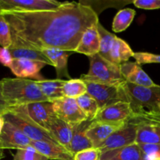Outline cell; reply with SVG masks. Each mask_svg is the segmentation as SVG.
<instances>
[{
  "label": "cell",
  "instance_id": "f546056e",
  "mask_svg": "<svg viewBox=\"0 0 160 160\" xmlns=\"http://www.w3.org/2000/svg\"><path fill=\"white\" fill-rule=\"evenodd\" d=\"M0 45L6 48H9L12 45L10 27L2 13H0Z\"/></svg>",
  "mask_w": 160,
  "mask_h": 160
},
{
  "label": "cell",
  "instance_id": "6da1fadb",
  "mask_svg": "<svg viewBox=\"0 0 160 160\" xmlns=\"http://www.w3.org/2000/svg\"><path fill=\"white\" fill-rule=\"evenodd\" d=\"M2 14L11 29L9 48L38 51L59 48L75 52L84 31L99 21L92 6L83 2H64L56 10Z\"/></svg>",
  "mask_w": 160,
  "mask_h": 160
},
{
  "label": "cell",
  "instance_id": "8992f818",
  "mask_svg": "<svg viewBox=\"0 0 160 160\" xmlns=\"http://www.w3.org/2000/svg\"><path fill=\"white\" fill-rule=\"evenodd\" d=\"M62 3L55 0H0V13L56 10Z\"/></svg>",
  "mask_w": 160,
  "mask_h": 160
},
{
  "label": "cell",
  "instance_id": "7a4b0ae2",
  "mask_svg": "<svg viewBox=\"0 0 160 160\" xmlns=\"http://www.w3.org/2000/svg\"><path fill=\"white\" fill-rule=\"evenodd\" d=\"M120 87L123 101L129 103L133 112L130 121L138 123L160 120L159 85L147 88L124 81Z\"/></svg>",
  "mask_w": 160,
  "mask_h": 160
},
{
  "label": "cell",
  "instance_id": "f35d334b",
  "mask_svg": "<svg viewBox=\"0 0 160 160\" xmlns=\"http://www.w3.org/2000/svg\"><path fill=\"white\" fill-rule=\"evenodd\" d=\"M2 158H4V152H3V149L0 148V159H2Z\"/></svg>",
  "mask_w": 160,
  "mask_h": 160
},
{
  "label": "cell",
  "instance_id": "8fae6325",
  "mask_svg": "<svg viewBox=\"0 0 160 160\" xmlns=\"http://www.w3.org/2000/svg\"><path fill=\"white\" fill-rule=\"evenodd\" d=\"M31 140L20 130L11 123L5 121L2 131L0 134L1 149H24L31 147Z\"/></svg>",
  "mask_w": 160,
  "mask_h": 160
},
{
  "label": "cell",
  "instance_id": "cb8c5ba5",
  "mask_svg": "<svg viewBox=\"0 0 160 160\" xmlns=\"http://www.w3.org/2000/svg\"><path fill=\"white\" fill-rule=\"evenodd\" d=\"M134 54V52L131 49V46L125 41L116 37L109 54V62L120 66L123 62H128L130 58L133 57Z\"/></svg>",
  "mask_w": 160,
  "mask_h": 160
},
{
  "label": "cell",
  "instance_id": "d6986e66",
  "mask_svg": "<svg viewBox=\"0 0 160 160\" xmlns=\"http://www.w3.org/2000/svg\"><path fill=\"white\" fill-rule=\"evenodd\" d=\"M138 128L136 144L160 145V120L136 123Z\"/></svg>",
  "mask_w": 160,
  "mask_h": 160
},
{
  "label": "cell",
  "instance_id": "836d02e7",
  "mask_svg": "<svg viewBox=\"0 0 160 160\" xmlns=\"http://www.w3.org/2000/svg\"><path fill=\"white\" fill-rule=\"evenodd\" d=\"M101 152L98 148H88L76 153L73 156L74 160H100Z\"/></svg>",
  "mask_w": 160,
  "mask_h": 160
},
{
  "label": "cell",
  "instance_id": "8d00e7d4",
  "mask_svg": "<svg viewBox=\"0 0 160 160\" xmlns=\"http://www.w3.org/2000/svg\"><path fill=\"white\" fill-rule=\"evenodd\" d=\"M9 108H10L9 104L3 98L1 90V85H0V116H2L5 112H7Z\"/></svg>",
  "mask_w": 160,
  "mask_h": 160
},
{
  "label": "cell",
  "instance_id": "4316f807",
  "mask_svg": "<svg viewBox=\"0 0 160 160\" xmlns=\"http://www.w3.org/2000/svg\"><path fill=\"white\" fill-rule=\"evenodd\" d=\"M135 14V10L131 8H127L119 11L112 21V31L116 33H120L128 29L132 23Z\"/></svg>",
  "mask_w": 160,
  "mask_h": 160
},
{
  "label": "cell",
  "instance_id": "52a82bcc",
  "mask_svg": "<svg viewBox=\"0 0 160 160\" xmlns=\"http://www.w3.org/2000/svg\"><path fill=\"white\" fill-rule=\"evenodd\" d=\"M84 82L87 85L88 94L95 98L100 109L118 102H123L120 85H108L88 81Z\"/></svg>",
  "mask_w": 160,
  "mask_h": 160
},
{
  "label": "cell",
  "instance_id": "7402d4cb",
  "mask_svg": "<svg viewBox=\"0 0 160 160\" xmlns=\"http://www.w3.org/2000/svg\"><path fill=\"white\" fill-rule=\"evenodd\" d=\"M100 160H144L139 145L134 143L117 149L105 152Z\"/></svg>",
  "mask_w": 160,
  "mask_h": 160
},
{
  "label": "cell",
  "instance_id": "9c48e42d",
  "mask_svg": "<svg viewBox=\"0 0 160 160\" xmlns=\"http://www.w3.org/2000/svg\"><path fill=\"white\" fill-rule=\"evenodd\" d=\"M52 103L56 117L67 123L77 124L88 120L78 106L76 98L63 97Z\"/></svg>",
  "mask_w": 160,
  "mask_h": 160
},
{
  "label": "cell",
  "instance_id": "3957f363",
  "mask_svg": "<svg viewBox=\"0 0 160 160\" xmlns=\"http://www.w3.org/2000/svg\"><path fill=\"white\" fill-rule=\"evenodd\" d=\"M3 98L11 106L38 102H49L42 93L36 81L23 78H3L0 81Z\"/></svg>",
  "mask_w": 160,
  "mask_h": 160
},
{
  "label": "cell",
  "instance_id": "d4e9b609",
  "mask_svg": "<svg viewBox=\"0 0 160 160\" xmlns=\"http://www.w3.org/2000/svg\"><path fill=\"white\" fill-rule=\"evenodd\" d=\"M97 28L100 36V48L98 54L109 61V54L117 36L105 29L100 22L97 23Z\"/></svg>",
  "mask_w": 160,
  "mask_h": 160
},
{
  "label": "cell",
  "instance_id": "9a60e30c",
  "mask_svg": "<svg viewBox=\"0 0 160 160\" xmlns=\"http://www.w3.org/2000/svg\"><path fill=\"white\" fill-rule=\"evenodd\" d=\"M46 64L42 62L28 60L24 59H13L9 69L17 78H34L37 81H42L43 77L40 71Z\"/></svg>",
  "mask_w": 160,
  "mask_h": 160
},
{
  "label": "cell",
  "instance_id": "277c9868",
  "mask_svg": "<svg viewBox=\"0 0 160 160\" xmlns=\"http://www.w3.org/2000/svg\"><path fill=\"white\" fill-rule=\"evenodd\" d=\"M2 117L5 121L20 130L31 141L50 142L58 144L48 131L41 128L30 117L24 105L11 106L7 112L3 114Z\"/></svg>",
  "mask_w": 160,
  "mask_h": 160
},
{
  "label": "cell",
  "instance_id": "5b68a950",
  "mask_svg": "<svg viewBox=\"0 0 160 160\" xmlns=\"http://www.w3.org/2000/svg\"><path fill=\"white\" fill-rule=\"evenodd\" d=\"M90 68L86 74L82 75L81 79L84 81L120 86L125 81L120 72V66L116 65L99 54L89 56Z\"/></svg>",
  "mask_w": 160,
  "mask_h": 160
},
{
  "label": "cell",
  "instance_id": "30bf717a",
  "mask_svg": "<svg viewBox=\"0 0 160 160\" xmlns=\"http://www.w3.org/2000/svg\"><path fill=\"white\" fill-rule=\"evenodd\" d=\"M133 117V112L129 103L118 102L100 109L94 120L113 123H126Z\"/></svg>",
  "mask_w": 160,
  "mask_h": 160
},
{
  "label": "cell",
  "instance_id": "603a6c76",
  "mask_svg": "<svg viewBox=\"0 0 160 160\" xmlns=\"http://www.w3.org/2000/svg\"><path fill=\"white\" fill-rule=\"evenodd\" d=\"M64 80H42L36 81L42 93L48 98L50 102H53L56 100L63 98L62 88L65 84Z\"/></svg>",
  "mask_w": 160,
  "mask_h": 160
},
{
  "label": "cell",
  "instance_id": "7c38bea8",
  "mask_svg": "<svg viewBox=\"0 0 160 160\" xmlns=\"http://www.w3.org/2000/svg\"><path fill=\"white\" fill-rule=\"evenodd\" d=\"M126 123H113L93 120L88 128L87 136L93 148H98L111 134L120 129Z\"/></svg>",
  "mask_w": 160,
  "mask_h": 160
},
{
  "label": "cell",
  "instance_id": "74e56055",
  "mask_svg": "<svg viewBox=\"0 0 160 160\" xmlns=\"http://www.w3.org/2000/svg\"><path fill=\"white\" fill-rule=\"evenodd\" d=\"M5 125V120L3 118L2 116H0V134H1L2 131L3 127Z\"/></svg>",
  "mask_w": 160,
  "mask_h": 160
},
{
  "label": "cell",
  "instance_id": "ba28073f",
  "mask_svg": "<svg viewBox=\"0 0 160 160\" xmlns=\"http://www.w3.org/2000/svg\"><path fill=\"white\" fill-rule=\"evenodd\" d=\"M138 128V124L131 121L128 122L120 129L111 134L98 149L102 153L136 143Z\"/></svg>",
  "mask_w": 160,
  "mask_h": 160
},
{
  "label": "cell",
  "instance_id": "ac0fdd59",
  "mask_svg": "<svg viewBox=\"0 0 160 160\" xmlns=\"http://www.w3.org/2000/svg\"><path fill=\"white\" fill-rule=\"evenodd\" d=\"M99 48L100 36L97 28V24H95L84 31L75 52L84 54L89 57L98 54Z\"/></svg>",
  "mask_w": 160,
  "mask_h": 160
},
{
  "label": "cell",
  "instance_id": "e575fe53",
  "mask_svg": "<svg viewBox=\"0 0 160 160\" xmlns=\"http://www.w3.org/2000/svg\"><path fill=\"white\" fill-rule=\"evenodd\" d=\"M134 6L139 9H160V0H135Z\"/></svg>",
  "mask_w": 160,
  "mask_h": 160
},
{
  "label": "cell",
  "instance_id": "4dcf8cb0",
  "mask_svg": "<svg viewBox=\"0 0 160 160\" xmlns=\"http://www.w3.org/2000/svg\"><path fill=\"white\" fill-rule=\"evenodd\" d=\"M13 160H49L45 156L34 149L33 147H28L24 149L17 150Z\"/></svg>",
  "mask_w": 160,
  "mask_h": 160
},
{
  "label": "cell",
  "instance_id": "f1b7e54d",
  "mask_svg": "<svg viewBox=\"0 0 160 160\" xmlns=\"http://www.w3.org/2000/svg\"><path fill=\"white\" fill-rule=\"evenodd\" d=\"M62 92L64 97L77 98L88 93L87 85L81 79H70L65 81Z\"/></svg>",
  "mask_w": 160,
  "mask_h": 160
},
{
  "label": "cell",
  "instance_id": "e0dca14e",
  "mask_svg": "<svg viewBox=\"0 0 160 160\" xmlns=\"http://www.w3.org/2000/svg\"><path fill=\"white\" fill-rule=\"evenodd\" d=\"M31 147L48 159L52 160H74L73 155L64 147L50 142L31 141Z\"/></svg>",
  "mask_w": 160,
  "mask_h": 160
},
{
  "label": "cell",
  "instance_id": "484cf974",
  "mask_svg": "<svg viewBox=\"0 0 160 160\" xmlns=\"http://www.w3.org/2000/svg\"><path fill=\"white\" fill-rule=\"evenodd\" d=\"M13 59H24L28 60L37 61L45 63L46 65L53 66L42 51L28 49V48H9Z\"/></svg>",
  "mask_w": 160,
  "mask_h": 160
},
{
  "label": "cell",
  "instance_id": "44dd1931",
  "mask_svg": "<svg viewBox=\"0 0 160 160\" xmlns=\"http://www.w3.org/2000/svg\"><path fill=\"white\" fill-rule=\"evenodd\" d=\"M42 51L51 61L53 67L56 68L57 79L62 80V78H68L69 80L71 79L67 69L68 58L71 52L65 51L59 48H46Z\"/></svg>",
  "mask_w": 160,
  "mask_h": 160
},
{
  "label": "cell",
  "instance_id": "5bb4252c",
  "mask_svg": "<svg viewBox=\"0 0 160 160\" xmlns=\"http://www.w3.org/2000/svg\"><path fill=\"white\" fill-rule=\"evenodd\" d=\"M48 131L59 145L69 151L73 138V124L67 123L55 116L50 120Z\"/></svg>",
  "mask_w": 160,
  "mask_h": 160
},
{
  "label": "cell",
  "instance_id": "4fadbf2b",
  "mask_svg": "<svg viewBox=\"0 0 160 160\" xmlns=\"http://www.w3.org/2000/svg\"><path fill=\"white\" fill-rule=\"evenodd\" d=\"M120 72L125 81L143 87H156L152 80L136 62H126L120 65Z\"/></svg>",
  "mask_w": 160,
  "mask_h": 160
},
{
  "label": "cell",
  "instance_id": "d590c367",
  "mask_svg": "<svg viewBox=\"0 0 160 160\" xmlns=\"http://www.w3.org/2000/svg\"><path fill=\"white\" fill-rule=\"evenodd\" d=\"M13 58L9 48L0 47V63L5 67H10Z\"/></svg>",
  "mask_w": 160,
  "mask_h": 160
},
{
  "label": "cell",
  "instance_id": "83f0119b",
  "mask_svg": "<svg viewBox=\"0 0 160 160\" xmlns=\"http://www.w3.org/2000/svg\"><path fill=\"white\" fill-rule=\"evenodd\" d=\"M78 106L90 120H95V117L99 111V107L93 97L86 93L76 98Z\"/></svg>",
  "mask_w": 160,
  "mask_h": 160
},
{
  "label": "cell",
  "instance_id": "1f68e13d",
  "mask_svg": "<svg viewBox=\"0 0 160 160\" xmlns=\"http://www.w3.org/2000/svg\"><path fill=\"white\" fill-rule=\"evenodd\" d=\"M139 146L144 160H160V145L140 144Z\"/></svg>",
  "mask_w": 160,
  "mask_h": 160
},
{
  "label": "cell",
  "instance_id": "2e32d148",
  "mask_svg": "<svg viewBox=\"0 0 160 160\" xmlns=\"http://www.w3.org/2000/svg\"><path fill=\"white\" fill-rule=\"evenodd\" d=\"M24 106L30 117L41 128L48 131L50 120L56 116L52 103L50 102H38L24 105Z\"/></svg>",
  "mask_w": 160,
  "mask_h": 160
},
{
  "label": "cell",
  "instance_id": "d6a6232c",
  "mask_svg": "<svg viewBox=\"0 0 160 160\" xmlns=\"http://www.w3.org/2000/svg\"><path fill=\"white\" fill-rule=\"evenodd\" d=\"M133 57L136 62L141 64L160 63V55L150 52H134Z\"/></svg>",
  "mask_w": 160,
  "mask_h": 160
},
{
  "label": "cell",
  "instance_id": "ffe728a7",
  "mask_svg": "<svg viewBox=\"0 0 160 160\" xmlns=\"http://www.w3.org/2000/svg\"><path fill=\"white\" fill-rule=\"evenodd\" d=\"M93 120H88L82 123L73 124V134L69 151L74 156L83 150L93 148L87 136V130Z\"/></svg>",
  "mask_w": 160,
  "mask_h": 160
}]
</instances>
